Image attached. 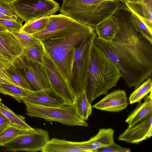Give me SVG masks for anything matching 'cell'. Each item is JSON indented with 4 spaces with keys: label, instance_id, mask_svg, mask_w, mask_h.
Wrapping results in <instances>:
<instances>
[{
    "label": "cell",
    "instance_id": "obj_1",
    "mask_svg": "<svg viewBox=\"0 0 152 152\" xmlns=\"http://www.w3.org/2000/svg\"><path fill=\"white\" fill-rule=\"evenodd\" d=\"M131 12L120 7L113 15L119 28L113 40L106 41L97 36L94 43L118 66L129 88H137L152 74V43L138 31Z\"/></svg>",
    "mask_w": 152,
    "mask_h": 152
},
{
    "label": "cell",
    "instance_id": "obj_2",
    "mask_svg": "<svg viewBox=\"0 0 152 152\" xmlns=\"http://www.w3.org/2000/svg\"><path fill=\"white\" fill-rule=\"evenodd\" d=\"M95 32L94 28L69 17L59 31L41 41L45 52L69 84L76 47L83 39Z\"/></svg>",
    "mask_w": 152,
    "mask_h": 152
},
{
    "label": "cell",
    "instance_id": "obj_3",
    "mask_svg": "<svg viewBox=\"0 0 152 152\" xmlns=\"http://www.w3.org/2000/svg\"><path fill=\"white\" fill-rule=\"evenodd\" d=\"M122 75L117 65L94 43L90 54L86 93L89 102L107 94Z\"/></svg>",
    "mask_w": 152,
    "mask_h": 152
},
{
    "label": "cell",
    "instance_id": "obj_4",
    "mask_svg": "<svg viewBox=\"0 0 152 152\" xmlns=\"http://www.w3.org/2000/svg\"><path fill=\"white\" fill-rule=\"evenodd\" d=\"M61 13L94 28L112 17L121 4L118 0H62Z\"/></svg>",
    "mask_w": 152,
    "mask_h": 152
},
{
    "label": "cell",
    "instance_id": "obj_5",
    "mask_svg": "<svg viewBox=\"0 0 152 152\" xmlns=\"http://www.w3.org/2000/svg\"><path fill=\"white\" fill-rule=\"evenodd\" d=\"M21 101L26 106V114L31 117H38L69 126H88L77 114L74 104H64L56 107H47L33 104L23 98Z\"/></svg>",
    "mask_w": 152,
    "mask_h": 152
},
{
    "label": "cell",
    "instance_id": "obj_6",
    "mask_svg": "<svg viewBox=\"0 0 152 152\" xmlns=\"http://www.w3.org/2000/svg\"><path fill=\"white\" fill-rule=\"evenodd\" d=\"M96 36V32H94L83 39L76 47L70 83L76 96L86 90L90 52Z\"/></svg>",
    "mask_w": 152,
    "mask_h": 152
},
{
    "label": "cell",
    "instance_id": "obj_7",
    "mask_svg": "<svg viewBox=\"0 0 152 152\" xmlns=\"http://www.w3.org/2000/svg\"><path fill=\"white\" fill-rule=\"evenodd\" d=\"M11 4L25 23L54 15L60 8L54 0H16Z\"/></svg>",
    "mask_w": 152,
    "mask_h": 152
},
{
    "label": "cell",
    "instance_id": "obj_8",
    "mask_svg": "<svg viewBox=\"0 0 152 152\" xmlns=\"http://www.w3.org/2000/svg\"><path fill=\"white\" fill-rule=\"evenodd\" d=\"M49 139V134L47 130L34 129L29 133L16 137L2 146L4 150L7 151H41Z\"/></svg>",
    "mask_w": 152,
    "mask_h": 152
},
{
    "label": "cell",
    "instance_id": "obj_9",
    "mask_svg": "<svg viewBox=\"0 0 152 152\" xmlns=\"http://www.w3.org/2000/svg\"><path fill=\"white\" fill-rule=\"evenodd\" d=\"M12 64L20 71L35 91L50 88L43 65L28 59L22 54L16 58Z\"/></svg>",
    "mask_w": 152,
    "mask_h": 152
},
{
    "label": "cell",
    "instance_id": "obj_10",
    "mask_svg": "<svg viewBox=\"0 0 152 152\" xmlns=\"http://www.w3.org/2000/svg\"><path fill=\"white\" fill-rule=\"evenodd\" d=\"M43 65L52 90L61 97L66 104H74L76 96L72 87L64 78L45 51Z\"/></svg>",
    "mask_w": 152,
    "mask_h": 152
},
{
    "label": "cell",
    "instance_id": "obj_11",
    "mask_svg": "<svg viewBox=\"0 0 152 152\" xmlns=\"http://www.w3.org/2000/svg\"><path fill=\"white\" fill-rule=\"evenodd\" d=\"M152 135V113L136 124L129 127L118 137L120 141L138 144Z\"/></svg>",
    "mask_w": 152,
    "mask_h": 152
},
{
    "label": "cell",
    "instance_id": "obj_12",
    "mask_svg": "<svg viewBox=\"0 0 152 152\" xmlns=\"http://www.w3.org/2000/svg\"><path fill=\"white\" fill-rule=\"evenodd\" d=\"M23 48L15 36L7 30L0 31V58L12 64L22 53Z\"/></svg>",
    "mask_w": 152,
    "mask_h": 152
},
{
    "label": "cell",
    "instance_id": "obj_13",
    "mask_svg": "<svg viewBox=\"0 0 152 152\" xmlns=\"http://www.w3.org/2000/svg\"><path fill=\"white\" fill-rule=\"evenodd\" d=\"M128 104L125 91L115 90L105 96L92 107L110 112H119L126 109Z\"/></svg>",
    "mask_w": 152,
    "mask_h": 152
},
{
    "label": "cell",
    "instance_id": "obj_14",
    "mask_svg": "<svg viewBox=\"0 0 152 152\" xmlns=\"http://www.w3.org/2000/svg\"><path fill=\"white\" fill-rule=\"evenodd\" d=\"M22 98L33 104L47 107H56L66 104L64 100L50 88L32 91Z\"/></svg>",
    "mask_w": 152,
    "mask_h": 152
},
{
    "label": "cell",
    "instance_id": "obj_15",
    "mask_svg": "<svg viewBox=\"0 0 152 152\" xmlns=\"http://www.w3.org/2000/svg\"><path fill=\"white\" fill-rule=\"evenodd\" d=\"M42 152H86L83 142H75L53 138L49 139L41 151Z\"/></svg>",
    "mask_w": 152,
    "mask_h": 152
},
{
    "label": "cell",
    "instance_id": "obj_16",
    "mask_svg": "<svg viewBox=\"0 0 152 152\" xmlns=\"http://www.w3.org/2000/svg\"><path fill=\"white\" fill-rule=\"evenodd\" d=\"M114 132L111 128L99 129L95 135L83 142L85 150L86 152H93L97 149L110 145L114 142Z\"/></svg>",
    "mask_w": 152,
    "mask_h": 152
},
{
    "label": "cell",
    "instance_id": "obj_17",
    "mask_svg": "<svg viewBox=\"0 0 152 152\" xmlns=\"http://www.w3.org/2000/svg\"><path fill=\"white\" fill-rule=\"evenodd\" d=\"M143 103L139 102L136 108L128 115L125 121L129 126H133L152 113V92L144 98Z\"/></svg>",
    "mask_w": 152,
    "mask_h": 152
},
{
    "label": "cell",
    "instance_id": "obj_18",
    "mask_svg": "<svg viewBox=\"0 0 152 152\" xmlns=\"http://www.w3.org/2000/svg\"><path fill=\"white\" fill-rule=\"evenodd\" d=\"M122 3L124 5H121L122 6L136 15L152 30V4L129 1Z\"/></svg>",
    "mask_w": 152,
    "mask_h": 152
},
{
    "label": "cell",
    "instance_id": "obj_19",
    "mask_svg": "<svg viewBox=\"0 0 152 152\" xmlns=\"http://www.w3.org/2000/svg\"><path fill=\"white\" fill-rule=\"evenodd\" d=\"M94 28L98 38L106 41L110 42L117 34L119 26L116 20L112 16Z\"/></svg>",
    "mask_w": 152,
    "mask_h": 152
},
{
    "label": "cell",
    "instance_id": "obj_20",
    "mask_svg": "<svg viewBox=\"0 0 152 152\" xmlns=\"http://www.w3.org/2000/svg\"><path fill=\"white\" fill-rule=\"evenodd\" d=\"M76 112L83 121L88 120L92 113L91 103L87 98L86 91H85L76 96L74 104Z\"/></svg>",
    "mask_w": 152,
    "mask_h": 152
},
{
    "label": "cell",
    "instance_id": "obj_21",
    "mask_svg": "<svg viewBox=\"0 0 152 152\" xmlns=\"http://www.w3.org/2000/svg\"><path fill=\"white\" fill-rule=\"evenodd\" d=\"M4 72L8 80L14 85L30 90H34L20 71L13 64L5 69Z\"/></svg>",
    "mask_w": 152,
    "mask_h": 152
},
{
    "label": "cell",
    "instance_id": "obj_22",
    "mask_svg": "<svg viewBox=\"0 0 152 152\" xmlns=\"http://www.w3.org/2000/svg\"><path fill=\"white\" fill-rule=\"evenodd\" d=\"M32 91L11 83L0 84V93L10 96L19 102H21L22 98L29 94Z\"/></svg>",
    "mask_w": 152,
    "mask_h": 152
},
{
    "label": "cell",
    "instance_id": "obj_23",
    "mask_svg": "<svg viewBox=\"0 0 152 152\" xmlns=\"http://www.w3.org/2000/svg\"><path fill=\"white\" fill-rule=\"evenodd\" d=\"M0 112L10 121L12 125L21 129H33L26 122L25 117L17 115L4 105L0 101Z\"/></svg>",
    "mask_w": 152,
    "mask_h": 152
},
{
    "label": "cell",
    "instance_id": "obj_24",
    "mask_svg": "<svg viewBox=\"0 0 152 152\" xmlns=\"http://www.w3.org/2000/svg\"><path fill=\"white\" fill-rule=\"evenodd\" d=\"M152 80L149 77L130 94L129 101L131 104L140 102L143 98L152 92Z\"/></svg>",
    "mask_w": 152,
    "mask_h": 152
},
{
    "label": "cell",
    "instance_id": "obj_25",
    "mask_svg": "<svg viewBox=\"0 0 152 152\" xmlns=\"http://www.w3.org/2000/svg\"><path fill=\"white\" fill-rule=\"evenodd\" d=\"M45 50L42 42L31 47L23 48L22 54L28 59L43 64Z\"/></svg>",
    "mask_w": 152,
    "mask_h": 152
},
{
    "label": "cell",
    "instance_id": "obj_26",
    "mask_svg": "<svg viewBox=\"0 0 152 152\" xmlns=\"http://www.w3.org/2000/svg\"><path fill=\"white\" fill-rule=\"evenodd\" d=\"M34 129H26L11 125L0 133V143L3 145L18 136L31 132Z\"/></svg>",
    "mask_w": 152,
    "mask_h": 152
},
{
    "label": "cell",
    "instance_id": "obj_27",
    "mask_svg": "<svg viewBox=\"0 0 152 152\" xmlns=\"http://www.w3.org/2000/svg\"><path fill=\"white\" fill-rule=\"evenodd\" d=\"M49 20V17H47L26 22L21 31L32 35L44 29Z\"/></svg>",
    "mask_w": 152,
    "mask_h": 152
},
{
    "label": "cell",
    "instance_id": "obj_28",
    "mask_svg": "<svg viewBox=\"0 0 152 152\" xmlns=\"http://www.w3.org/2000/svg\"><path fill=\"white\" fill-rule=\"evenodd\" d=\"M11 32L23 48L31 47L40 44L41 41L31 34L21 31Z\"/></svg>",
    "mask_w": 152,
    "mask_h": 152
},
{
    "label": "cell",
    "instance_id": "obj_29",
    "mask_svg": "<svg viewBox=\"0 0 152 152\" xmlns=\"http://www.w3.org/2000/svg\"><path fill=\"white\" fill-rule=\"evenodd\" d=\"M131 16L133 24L136 30L152 43V30L149 29L146 25L135 14L132 13Z\"/></svg>",
    "mask_w": 152,
    "mask_h": 152
},
{
    "label": "cell",
    "instance_id": "obj_30",
    "mask_svg": "<svg viewBox=\"0 0 152 152\" xmlns=\"http://www.w3.org/2000/svg\"><path fill=\"white\" fill-rule=\"evenodd\" d=\"M0 24L10 32L20 31L23 26L21 19L18 17L16 20L0 18Z\"/></svg>",
    "mask_w": 152,
    "mask_h": 152
},
{
    "label": "cell",
    "instance_id": "obj_31",
    "mask_svg": "<svg viewBox=\"0 0 152 152\" xmlns=\"http://www.w3.org/2000/svg\"><path fill=\"white\" fill-rule=\"evenodd\" d=\"M0 12L10 17H18L11 4L4 0H0Z\"/></svg>",
    "mask_w": 152,
    "mask_h": 152
},
{
    "label": "cell",
    "instance_id": "obj_32",
    "mask_svg": "<svg viewBox=\"0 0 152 152\" xmlns=\"http://www.w3.org/2000/svg\"><path fill=\"white\" fill-rule=\"evenodd\" d=\"M131 151V150L130 149L122 147L114 142L107 146L96 149L93 152H129Z\"/></svg>",
    "mask_w": 152,
    "mask_h": 152
},
{
    "label": "cell",
    "instance_id": "obj_33",
    "mask_svg": "<svg viewBox=\"0 0 152 152\" xmlns=\"http://www.w3.org/2000/svg\"><path fill=\"white\" fill-rule=\"evenodd\" d=\"M11 125L9 119L0 112V133Z\"/></svg>",
    "mask_w": 152,
    "mask_h": 152
},
{
    "label": "cell",
    "instance_id": "obj_34",
    "mask_svg": "<svg viewBox=\"0 0 152 152\" xmlns=\"http://www.w3.org/2000/svg\"><path fill=\"white\" fill-rule=\"evenodd\" d=\"M8 61L0 58V77L2 78L8 80V78L4 72L5 69L8 67L11 64Z\"/></svg>",
    "mask_w": 152,
    "mask_h": 152
},
{
    "label": "cell",
    "instance_id": "obj_35",
    "mask_svg": "<svg viewBox=\"0 0 152 152\" xmlns=\"http://www.w3.org/2000/svg\"><path fill=\"white\" fill-rule=\"evenodd\" d=\"M18 17V16L17 17H10L0 12V18L1 19L16 20L17 18Z\"/></svg>",
    "mask_w": 152,
    "mask_h": 152
},
{
    "label": "cell",
    "instance_id": "obj_36",
    "mask_svg": "<svg viewBox=\"0 0 152 152\" xmlns=\"http://www.w3.org/2000/svg\"><path fill=\"white\" fill-rule=\"evenodd\" d=\"M3 83H9L14 85L13 83L9 80L7 79H4L0 77V84Z\"/></svg>",
    "mask_w": 152,
    "mask_h": 152
},
{
    "label": "cell",
    "instance_id": "obj_37",
    "mask_svg": "<svg viewBox=\"0 0 152 152\" xmlns=\"http://www.w3.org/2000/svg\"><path fill=\"white\" fill-rule=\"evenodd\" d=\"M141 2L148 4H152V0H141Z\"/></svg>",
    "mask_w": 152,
    "mask_h": 152
},
{
    "label": "cell",
    "instance_id": "obj_38",
    "mask_svg": "<svg viewBox=\"0 0 152 152\" xmlns=\"http://www.w3.org/2000/svg\"><path fill=\"white\" fill-rule=\"evenodd\" d=\"M118 1H120L122 2H123L125 1H129L131 2H141V0H118Z\"/></svg>",
    "mask_w": 152,
    "mask_h": 152
},
{
    "label": "cell",
    "instance_id": "obj_39",
    "mask_svg": "<svg viewBox=\"0 0 152 152\" xmlns=\"http://www.w3.org/2000/svg\"><path fill=\"white\" fill-rule=\"evenodd\" d=\"M7 28L0 24V31H5L7 30Z\"/></svg>",
    "mask_w": 152,
    "mask_h": 152
},
{
    "label": "cell",
    "instance_id": "obj_40",
    "mask_svg": "<svg viewBox=\"0 0 152 152\" xmlns=\"http://www.w3.org/2000/svg\"><path fill=\"white\" fill-rule=\"evenodd\" d=\"M7 2L10 3L11 4L14 1L13 0H4Z\"/></svg>",
    "mask_w": 152,
    "mask_h": 152
},
{
    "label": "cell",
    "instance_id": "obj_41",
    "mask_svg": "<svg viewBox=\"0 0 152 152\" xmlns=\"http://www.w3.org/2000/svg\"><path fill=\"white\" fill-rule=\"evenodd\" d=\"M3 145V144L1 143H0V146H2Z\"/></svg>",
    "mask_w": 152,
    "mask_h": 152
},
{
    "label": "cell",
    "instance_id": "obj_42",
    "mask_svg": "<svg viewBox=\"0 0 152 152\" xmlns=\"http://www.w3.org/2000/svg\"><path fill=\"white\" fill-rule=\"evenodd\" d=\"M105 0V1H107V0Z\"/></svg>",
    "mask_w": 152,
    "mask_h": 152
},
{
    "label": "cell",
    "instance_id": "obj_43",
    "mask_svg": "<svg viewBox=\"0 0 152 152\" xmlns=\"http://www.w3.org/2000/svg\"><path fill=\"white\" fill-rule=\"evenodd\" d=\"M16 0H13L14 1H16ZM14 1H13V2H14Z\"/></svg>",
    "mask_w": 152,
    "mask_h": 152
},
{
    "label": "cell",
    "instance_id": "obj_44",
    "mask_svg": "<svg viewBox=\"0 0 152 152\" xmlns=\"http://www.w3.org/2000/svg\"><path fill=\"white\" fill-rule=\"evenodd\" d=\"M0 101H1V99L0 98Z\"/></svg>",
    "mask_w": 152,
    "mask_h": 152
}]
</instances>
